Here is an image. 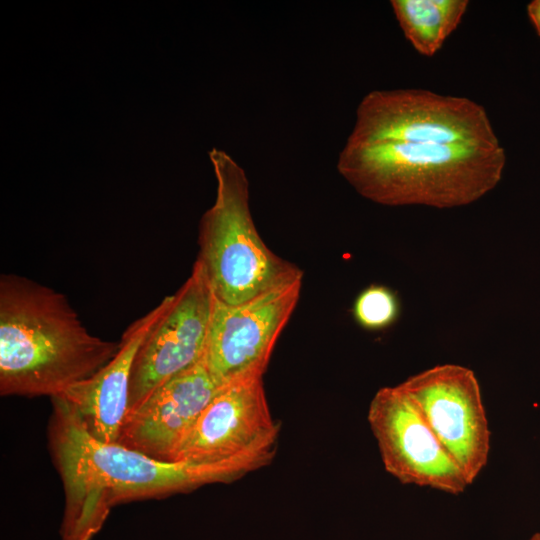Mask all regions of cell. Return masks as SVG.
Returning <instances> with one entry per match:
<instances>
[{"label":"cell","mask_w":540,"mask_h":540,"mask_svg":"<svg viewBox=\"0 0 540 540\" xmlns=\"http://www.w3.org/2000/svg\"><path fill=\"white\" fill-rule=\"evenodd\" d=\"M51 402L49 444L65 494L61 540H92L118 504L230 482L269 463L263 458L211 465L157 460L97 440L64 400L54 396Z\"/></svg>","instance_id":"cell-1"},{"label":"cell","mask_w":540,"mask_h":540,"mask_svg":"<svg viewBox=\"0 0 540 540\" xmlns=\"http://www.w3.org/2000/svg\"><path fill=\"white\" fill-rule=\"evenodd\" d=\"M119 343L92 335L60 292L0 276V394L54 397L98 372Z\"/></svg>","instance_id":"cell-2"},{"label":"cell","mask_w":540,"mask_h":540,"mask_svg":"<svg viewBox=\"0 0 540 540\" xmlns=\"http://www.w3.org/2000/svg\"><path fill=\"white\" fill-rule=\"evenodd\" d=\"M505 162L499 142H346L337 168L373 202L451 208L473 203L494 189Z\"/></svg>","instance_id":"cell-3"},{"label":"cell","mask_w":540,"mask_h":540,"mask_svg":"<svg viewBox=\"0 0 540 540\" xmlns=\"http://www.w3.org/2000/svg\"><path fill=\"white\" fill-rule=\"evenodd\" d=\"M209 158L217 181L216 199L200 221L196 260L214 297L236 305L302 279V271L271 251L259 235L244 169L217 148L209 151Z\"/></svg>","instance_id":"cell-4"},{"label":"cell","mask_w":540,"mask_h":540,"mask_svg":"<svg viewBox=\"0 0 540 540\" xmlns=\"http://www.w3.org/2000/svg\"><path fill=\"white\" fill-rule=\"evenodd\" d=\"M497 143L485 109L464 97L421 89L375 90L356 110L347 143Z\"/></svg>","instance_id":"cell-5"},{"label":"cell","mask_w":540,"mask_h":540,"mask_svg":"<svg viewBox=\"0 0 540 540\" xmlns=\"http://www.w3.org/2000/svg\"><path fill=\"white\" fill-rule=\"evenodd\" d=\"M301 287L298 279L236 305L215 298L203 362L221 387L263 376Z\"/></svg>","instance_id":"cell-6"},{"label":"cell","mask_w":540,"mask_h":540,"mask_svg":"<svg viewBox=\"0 0 540 540\" xmlns=\"http://www.w3.org/2000/svg\"><path fill=\"white\" fill-rule=\"evenodd\" d=\"M279 427L262 377L223 386L178 446L172 462L211 465L247 458L271 460Z\"/></svg>","instance_id":"cell-7"},{"label":"cell","mask_w":540,"mask_h":540,"mask_svg":"<svg viewBox=\"0 0 540 540\" xmlns=\"http://www.w3.org/2000/svg\"><path fill=\"white\" fill-rule=\"evenodd\" d=\"M214 301L206 274L195 260L190 276L170 295L166 310L136 353L127 413L157 387L203 360Z\"/></svg>","instance_id":"cell-8"},{"label":"cell","mask_w":540,"mask_h":540,"mask_svg":"<svg viewBox=\"0 0 540 540\" xmlns=\"http://www.w3.org/2000/svg\"><path fill=\"white\" fill-rule=\"evenodd\" d=\"M472 484L488 462L490 431L479 382L461 365H436L400 383Z\"/></svg>","instance_id":"cell-9"},{"label":"cell","mask_w":540,"mask_h":540,"mask_svg":"<svg viewBox=\"0 0 540 540\" xmlns=\"http://www.w3.org/2000/svg\"><path fill=\"white\" fill-rule=\"evenodd\" d=\"M367 419L385 470L401 483L452 495L469 486L460 467L400 384L375 393Z\"/></svg>","instance_id":"cell-10"},{"label":"cell","mask_w":540,"mask_h":540,"mask_svg":"<svg viewBox=\"0 0 540 540\" xmlns=\"http://www.w3.org/2000/svg\"><path fill=\"white\" fill-rule=\"evenodd\" d=\"M222 387L202 360L157 387L127 413L116 442L172 462L178 446Z\"/></svg>","instance_id":"cell-11"},{"label":"cell","mask_w":540,"mask_h":540,"mask_svg":"<svg viewBox=\"0 0 540 540\" xmlns=\"http://www.w3.org/2000/svg\"><path fill=\"white\" fill-rule=\"evenodd\" d=\"M166 296L156 307L123 332L115 356L93 376L57 395L77 414L90 435L101 442H116L128 411L131 368L136 353L163 315Z\"/></svg>","instance_id":"cell-12"},{"label":"cell","mask_w":540,"mask_h":540,"mask_svg":"<svg viewBox=\"0 0 540 540\" xmlns=\"http://www.w3.org/2000/svg\"><path fill=\"white\" fill-rule=\"evenodd\" d=\"M467 0H392L396 19L406 39L421 55L431 57L457 28Z\"/></svg>","instance_id":"cell-13"},{"label":"cell","mask_w":540,"mask_h":540,"mask_svg":"<svg viewBox=\"0 0 540 540\" xmlns=\"http://www.w3.org/2000/svg\"><path fill=\"white\" fill-rule=\"evenodd\" d=\"M397 294L385 285L372 284L355 299L353 316L359 326L377 331L392 326L400 315Z\"/></svg>","instance_id":"cell-14"},{"label":"cell","mask_w":540,"mask_h":540,"mask_svg":"<svg viewBox=\"0 0 540 540\" xmlns=\"http://www.w3.org/2000/svg\"><path fill=\"white\" fill-rule=\"evenodd\" d=\"M528 16L540 37V0H533L527 6Z\"/></svg>","instance_id":"cell-15"},{"label":"cell","mask_w":540,"mask_h":540,"mask_svg":"<svg viewBox=\"0 0 540 540\" xmlns=\"http://www.w3.org/2000/svg\"><path fill=\"white\" fill-rule=\"evenodd\" d=\"M530 540H540V533L534 534V535L530 538Z\"/></svg>","instance_id":"cell-16"}]
</instances>
